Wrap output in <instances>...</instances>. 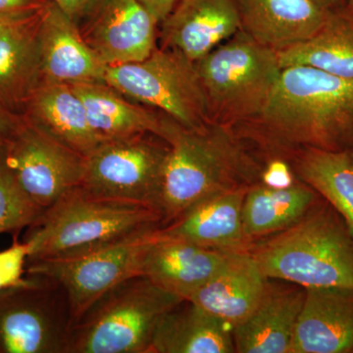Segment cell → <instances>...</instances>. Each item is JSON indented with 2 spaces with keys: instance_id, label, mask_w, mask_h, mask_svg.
<instances>
[{
  "instance_id": "cell-1",
  "label": "cell",
  "mask_w": 353,
  "mask_h": 353,
  "mask_svg": "<svg viewBox=\"0 0 353 353\" xmlns=\"http://www.w3.org/2000/svg\"><path fill=\"white\" fill-rule=\"evenodd\" d=\"M233 129L290 157L309 148L353 150V81L305 65L284 67L260 112Z\"/></svg>"
},
{
  "instance_id": "cell-2",
  "label": "cell",
  "mask_w": 353,
  "mask_h": 353,
  "mask_svg": "<svg viewBox=\"0 0 353 353\" xmlns=\"http://www.w3.org/2000/svg\"><path fill=\"white\" fill-rule=\"evenodd\" d=\"M169 152L162 176L159 211L163 225L209 197L248 189L261 167L233 127L209 122L189 129L168 118Z\"/></svg>"
},
{
  "instance_id": "cell-3",
  "label": "cell",
  "mask_w": 353,
  "mask_h": 353,
  "mask_svg": "<svg viewBox=\"0 0 353 353\" xmlns=\"http://www.w3.org/2000/svg\"><path fill=\"white\" fill-rule=\"evenodd\" d=\"M163 225L158 209L106 199L75 188L28 228V262L71 259L153 231Z\"/></svg>"
},
{
  "instance_id": "cell-4",
  "label": "cell",
  "mask_w": 353,
  "mask_h": 353,
  "mask_svg": "<svg viewBox=\"0 0 353 353\" xmlns=\"http://www.w3.org/2000/svg\"><path fill=\"white\" fill-rule=\"evenodd\" d=\"M248 252L266 278L353 290V236L328 202Z\"/></svg>"
},
{
  "instance_id": "cell-5",
  "label": "cell",
  "mask_w": 353,
  "mask_h": 353,
  "mask_svg": "<svg viewBox=\"0 0 353 353\" xmlns=\"http://www.w3.org/2000/svg\"><path fill=\"white\" fill-rule=\"evenodd\" d=\"M182 301L145 276L129 279L72 325L66 353H150L158 323Z\"/></svg>"
},
{
  "instance_id": "cell-6",
  "label": "cell",
  "mask_w": 353,
  "mask_h": 353,
  "mask_svg": "<svg viewBox=\"0 0 353 353\" xmlns=\"http://www.w3.org/2000/svg\"><path fill=\"white\" fill-rule=\"evenodd\" d=\"M196 64L211 122L231 127L260 112L283 69L277 51L241 30Z\"/></svg>"
},
{
  "instance_id": "cell-7",
  "label": "cell",
  "mask_w": 353,
  "mask_h": 353,
  "mask_svg": "<svg viewBox=\"0 0 353 353\" xmlns=\"http://www.w3.org/2000/svg\"><path fill=\"white\" fill-rule=\"evenodd\" d=\"M104 82L181 126L196 129L211 122L196 64L178 51L157 48L141 61L106 67Z\"/></svg>"
},
{
  "instance_id": "cell-8",
  "label": "cell",
  "mask_w": 353,
  "mask_h": 353,
  "mask_svg": "<svg viewBox=\"0 0 353 353\" xmlns=\"http://www.w3.org/2000/svg\"><path fill=\"white\" fill-rule=\"evenodd\" d=\"M168 152L169 143L152 134L104 141L83 157L80 187L94 196L159 210Z\"/></svg>"
},
{
  "instance_id": "cell-9",
  "label": "cell",
  "mask_w": 353,
  "mask_h": 353,
  "mask_svg": "<svg viewBox=\"0 0 353 353\" xmlns=\"http://www.w3.org/2000/svg\"><path fill=\"white\" fill-rule=\"evenodd\" d=\"M71 327L68 299L54 281L28 275L0 290V353H66Z\"/></svg>"
},
{
  "instance_id": "cell-10",
  "label": "cell",
  "mask_w": 353,
  "mask_h": 353,
  "mask_svg": "<svg viewBox=\"0 0 353 353\" xmlns=\"http://www.w3.org/2000/svg\"><path fill=\"white\" fill-rule=\"evenodd\" d=\"M157 229L71 259L28 262L26 273L50 279L61 285L73 325L109 290L143 275L146 254L157 240Z\"/></svg>"
},
{
  "instance_id": "cell-11",
  "label": "cell",
  "mask_w": 353,
  "mask_h": 353,
  "mask_svg": "<svg viewBox=\"0 0 353 353\" xmlns=\"http://www.w3.org/2000/svg\"><path fill=\"white\" fill-rule=\"evenodd\" d=\"M0 157L41 211L81 185L83 157L41 131L22 113Z\"/></svg>"
},
{
  "instance_id": "cell-12",
  "label": "cell",
  "mask_w": 353,
  "mask_h": 353,
  "mask_svg": "<svg viewBox=\"0 0 353 353\" xmlns=\"http://www.w3.org/2000/svg\"><path fill=\"white\" fill-rule=\"evenodd\" d=\"M75 23L106 67L141 61L157 48L159 24L138 0H92Z\"/></svg>"
},
{
  "instance_id": "cell-13",
  "label": "cell",
  "mask_w": 353,
  "mask_h": 353,
  "mask_svg": "<svg viewBox=\"0 0 353 353\" xmlns=\"http://www.w3.org/2000/svg\"><path fill=\"white\" fill-rule=\"evenodd\" d=\"M38 46L41 83H105V65L83 41L75 21L52 1L39 20Z\"/></svg>"
},
{
  "instance_id": "cell-14",
  "label": "cell",
  "mask_w": 353,
  "mask_h": 353,
  "mask_svg": "<svg viewBox=\"0 0 353 353\" xmlns=\"http://www.w3.org/2000/svg\"><path fill=\"white\" fill-rule=\"evenodd\" d=\"M160 48L197 61L241 30L236 0H179L160 24Z\"/></svg>"
},
{
  "instance_id": "cell-15",
  "label": "cell",
  "mask_w": 353,
  "mask_h": 353,
  "mask_svg": "<svg viewBox=\"0 0 353 353\" xmlns=\"http://www.w3.org/2000/svg\"><path fill=\"white\" fill-rule=\"evenodd\" d=\"M241 30L280 52L312 38L334 7L326 0H236Z\"/></svg>"
},
{
  "instance_id": "cell-16",
  "label": "cell",
  "mask_w": 353,
  "mask_h": 353,
  "mask_svg": "<svg viewBox=\"0 0 353 353\" xmlns=\"http://www.w3.org/2000/svg\"><path fill=\"white\" fill-rule=\"evenodd\" d=\"M353 352V290L307 288L290 353Z\"/></svg>"
},
{
  "instance_id": "cell-17",
  "label": "cell",
  "mask_w": 353,
  "mask_h": 353,
  "mask_svg": "<svg viewBox=\"0 0 353 353\" xmlns=\"http://www.w3.org/2000/svg\"><path fill=\"white\" fill-rule=\"evenodd\" d=\"M248 189L232 190L199 202L158 228V236L224 252L248 250L250 241L243 233L241 221Z\"/></svg>"
},
{
  "instance_id": "cell-18",
  "label": "cell",
  "mask_w": 353,
  "mask_h": 353,
  "mask_svg": "<svg viewBox=\"0 0 353 353\" xmlns=\"http://www.w3.org/2000/svg\"><path fill=\"white\" fill-rule=\"evenodd\" d=\"M267 284L268 278L248 250L233 252L214 277L188 301L234 329L257 307Z\"/></svg>"
},
{
  "instance_id": "cell-19",
  "label": "cell",
  "mask_w": 353,
  "mask_h": 353,
  "mask_svg": "<svg viewBox=\"0 0 353 353\" xmlns=\"http://www.w3.org/2000/svg\"><path fill=\"white\" fill-rule=\"evenodd\" d=\"M157 236L146 254L143 276L183 301L214 277L233 252L159 238L157 231Z\"/></svg>"
},
{
  "instance_id": "cell-20",
  "label": "cell",
  "mask_w": 353,
  "mask_h": 353,
  "mask_svg": "<svg viewBox=\"0 0 353 353\" xmlns=\"http://www.w3.org/2000/svg\"><path fill=\"white\" fill-rule=\"evenodd\" d=\"M304 296L305 289L268 283L257 307L233 329L236 352L290 353Z\"/></svg>"
},
{
  "instance_id": "cell-21",
  "label": "cell",
  "mask_w": 353,
  "mask_h": 353,
  "mask_svg": "<svg viewBox=\"0 0 353 353\" xmlns=\"http://www.w3.org/2000/svg\"><path fill=\"white\" fill-rule=\"evenodd\" d=\"M22 114L51 138L83 157L103 143L90 126L83 101L71 85L39 83L25 102Z\"/></svg>"
},
{
  "instance_id": "cell-22",
  "label": "cell",
  "mask_w": 353,
  "mask_h": 353,
  "mask_svg": "<svg viewBox=\"0 0 353 353\" xmlns=\"http://www.w3.org/2000/svg\"><path fill=\"white\" fill-rule=\"evenodd\" d=\"M83 101L90 126L102 141L152 134L165 139L168 116L132 104L106 83L71 85ZM165 141V139H164Z\"/></svg>"
},
{
  "instance_id": "cell-23",
  "label": "cell",
  "mask_w": 353,
  "mask_h": 353,
  "mask_svg": "<svg viewBox=\"0 0 353 353\" xmlns=\"http://www.w3.org/2000/svg\"><path fill=\"white\" fill-rule=\"evenodd\" d=\"M43 13L21 22H0V101L18 113L41 83L38 28Z\"/></svg>"
},
{
  "instance_id": "cell-24",
  "label": "cell",
  "mask_w": 353,
  "mask_h": 353,
  "mask_svg": "<svg viewBox=\"0 0 353 353\" xmlns=\"http://www.w3.org/2000/svg\"><path fill=\"white\" fill-rule=\"evenodd\" d=\"M226 325L189 301H183L158 323L150 353L234 352Z\"/></svg>"
},
{
  "instance_id": "cell-25",
  "label": "cell",
  "mask_w": 353,
  "mask_h": 353,
  "mask_svg": "<svg viewBox=\"0 0 353 353\" xmlns=\"http://www.w3.org/2000/svg\"><path fill=\"white\" fill-rule=\"evenodd\" d=\"M319 194L309 185H254L246 190L241 221L248 241L283 231L314 208Z\"/></svg>"
},
{
  "instance_id": "cell-26",
  "label": "cell",
  "mask_w": 353,
  "mask_h": 353,
  "mask_svg": "<svg viewBox=\"0 0 353 353\" xmlns=\"http://www.w3.org/2000/svg\"><path fill=\"white\" fill-rule=\"evenodd\" d=\"M278 54L282 68L305 65L353 81V14L334 8L312 38Z\"/></svg>"
},
{
  "instance_id": "cell-27",
  "label": "cell",
  "mask_w": 353,
  "mask_h": 353,
  "mask_svg": "<svg viewBox=\"0 0 353 353\" xmlns=\"http://www.w3.org/2000/svg\"><path fill=\"white\" fill-rule=\"evenodd\" d=\"M292 159L296 175L328 202L353 236V150L309 148L294 153Z\"/></svg>"
},
{
  "instance_id": "cell-28",
  "label": "cell",
  "mask_w": 353,
  "mask_h": 353,
  "mask_svg": "<svg viewBox=\"0 0 353 353\" xmlns=\"http://www.w3.org/2000/svg\"><path fill=\"white\" fill-rule=\"evenodd\" d=\"M43 211L18 185L0 157V234L29 228Z\"/></svg>"
},
{
  "instance_id": "cell-29",
  "label": "cell",
  "mask_w": 353,
  "mask_h": 353,
  "mask_svg": "<svg viewBox=\"0 0 353 353\" xmlns=\"http://www.w3.org/2000/svg\"><path fill=\"white\" fill-rule=\"evenodd\" d=\"M29 250L24 241L14 243L8 250L0 252V290L24 284Z\"/></svg>"
},
{
  "instance_id": "cell-30",
  "label": "cell",
  "mask_w": 353,
  "mask_h": 353,
  "mask_svg": "<svg viewBox=\"0 0 353 353\" xmlns=\"http://www.w3.org/2000/svg\"><path fill=\"white\" fill-rule=\"evenodd\" d=\"M51 0H0V22H21L38 17Z\"/></svg>"
},
{
  "instance_id": "cell-31",
  "label": "cell",
  "mask_w": 353,
  "mask_h": 353,
  "mask_svg": "<svg viewBox=\"0 0 353 353\" xmlns=\"http://www.w3.org/2000/svg\"><path fill=\"white\" fill-rule=\"evenodd\" d=\"M20 117L21 113L16 112L0 101V150L6 145Z\"/></svg>"
},
{
  "instance_id": "cell-32",
  "label": "cell",
  "mask_w": 353,
  "mask_h": 353,
  "mask_svg": "<svg viewBox=\"0 0 353 353\" xmlns=\"http://www.w3.org/2000/svg\"><path fill=\"white\" fill-rule=\"evenodd\" d=\"M152 14L158 24H161L176 6L179 0H138Z\"/></svg>"
},
{
  "instance_id": "cell-33",
  "label": "cell",
  "mask_w": 353,
  "mask_h": 353,
  "mask_svg": "<svg viewBox=\"0 0 353 353\" xmlns=\"http://www.w3.org/2000/svg\"><path fill=\"white\" fill-rule=\"evenodd\" d=\"M72 20L76 21L92 0H51Z\"/></svg>"
},
{
  "instance_id": "cell-34",
  "label": "cell",
  "mask_w": 353,
  "mask_h": 353,
  "mask_svg": "<svg viewBox=\"0 0 353 353\" xmlns=\"http://www.w3.org/2000/svg\"><path fill=\"white\" fill-rule=\"evenodd\" d=\"M343 7L348 12L353 14V0H343Z\"/></svg>"
},
{
  "instance_id": "cell-35",
  "label": "cell",
  "mask_w": 353,
  "mask_h": 353,
  "mask_svg": "<svg viewBox=\"0 0 353 353\" xmlns=\"http://www.w3.org/2000/svg\"><path fill=\"white\" fill-rule=\"evenodd\" d=\"M327 2L334 7V8H338V7H343V0H326Z\"/></svg>"
}]
</instances>
